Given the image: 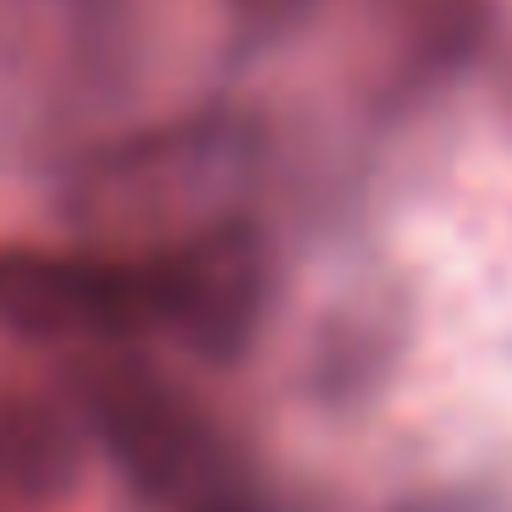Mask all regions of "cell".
<instances>
[{
  "mask_svg": "<svg viewBox=\"0 0 512 512\" xmlns=\"http://www.w3.org/2000/svg\"><path fill=\"white\" fill-rule=\"evenodd\" d=\"M138 270H144V303L155 331L182 336L204 358H232L265 309L270 248L254 226L226 221Z\"/></svg>",
  "mask_w": 512,
  "mask_h": 512,
  "instance_id": "1",
  "label": "cell"
},
{
  "mask_svg": "<svg viewBox=\"0 0 512 512\" xmlns=\"http://www.w3.org/2000/svg\"><path fill=\"white\" fill-rule=\"evenodd\" d=\"M149 325L144 270L56 248H0V331L28 342H100Z\"/></svg>",
  "mask_w": 512,
  "mask_h": 512,
  "instance_id": "2",
  "label": "cell"
},
{
  "mask_svg": "<svg viewBox=\"0 0 512 512\" xmlns=\"http://www.w3.org/2000/svg\"><path fill=\"white\" fill-rule=\"evenodd\" d=\"M111 446L122 452V463L144 479V490L177 501L193 512H226V468L215 435L193 419L182 402H171V391L160 386H127L111 402Z\"/></svg>",
  "mask_w": 512,
  "mask_h": 512,
  "instance_id": "3",
  "label": "cell"
}]
</instances>
